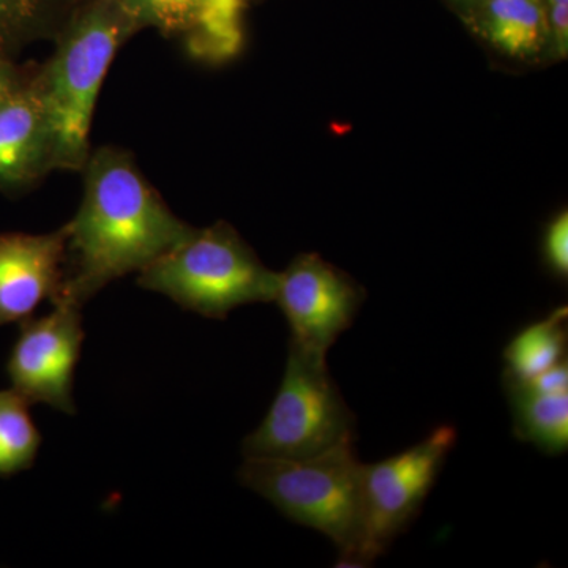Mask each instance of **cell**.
Segmentation results:
<instances>
[{"instance_id":"6da1fadb","label":"cell","mask_w":568,"mask_h":568,"mask_svg":"<svg viewBox=\"0 0 568 568\" xmlns=\"http://www.w3.org/2000/svg\"><path fill=\"white\" fill-rule=\"evenodd\" d=\"M81 173L84 194L65 223V282L59 298L84 306L108 284L140 274L193 226L168 207L125 149H95Z\"/></svg>"},{"instance_id":"7a4b0ae2","label":"cell","mask_w":568,"mask_h":568,"mask_svg":"<svg viewBox=\"0 0 568 568\" xmlns=\"http://www.w3.org/2000/svg\"><path fill=\"white\" fill-rule=\"evenodd\" d=\"M142 31L119 0H88L55 37L33 82L54 141L55 171H82L91 155L97 100L119 50Z\"/></svg>"},{"instance_id":"3957f363","label":"cell","mask_w":568,"mask_h":568,"mask_svg":"<svg viewBox=\"0 0 568 568\" xmlns=\"http://www.w3.org/2000/svg\"><path fill=\"white\" fill-rule=\"evenodd\" d=\"M362 466L347 444L310 458H245L237 477L291 521L331 538L339 552L336 566L361 567Z\"/></svg>"},{"instance_id":"277c9868","label":"cell","mask_w":568,"mask_h":568,"mask_svg":"<svg viewBox=\"0 0 568 568\" xmlns=\"http://www.w3.org/2000/svg\"><path fill=\"white\" fill-rule=\"evenodd\" d=\"M142 290L166 295L209 320H226L237 306L275 302L280 272L265 267L226 222L197 230L140 272Z\"/></svg>"},{"instance_id":"5b68a950","label":"cell","mask_w":568,"mask_h":568,"mask_svg":"<svg viewBox=\"0 0 568 568\" xmlns=\"http://www.w3.org/2000/svg\"><path fill=\"white\" fill-rule=\"evenodd\" d=\"M357 439V418L321 355L290 343L274 403L242 443L245 458H310Z\"/></svg>"},{"instance_id":"8992f818","label":"cell","mask_w":568,"mask_h":568,"mask_svg":"<svg viewBox=\"0 0 568 568\" xmlns=\"http://www.w3.org/2000/svg\"><path fill=\"white\" fill-rule=\"evenodd\" d=\"M458 433L452 425L433 429L416 446L362 466L364 540L358 566H372L413 525L435 487Z\"/></svg>"},{"instance_id":"52a82bcc","label":"cell","mask_w":568,"mask_h":568,"mask_svg":"<svg viewBox=\"0 0 568 568\" xmlns=\"http://www.w3.org/2000/svg\"><path fill=\"white\" fill-rule=\"evenodd\" d=\"M365 298L364 287L346 272L320 254L305 253L280 272L275 302L290 324V343L327 357L338 336L354 324Z\"/></svg>"},{"instance_id":"ba28073f","label":"cell","mask_w":568,"mask_h":568,"mask_svg":"<svg viewBox=\"0 0 568 568\" xmlns=\"http://www.w3.org/2000/svg\"><path fill=\"white\" fill-rule=\"evenodd\" d=\"M52 306L48 315L22 321L7 372L11 388L29 405L43 403L73 416L74 369L84 342L82 306L69 298H59Z\"/></svg>"},{"instance_id":"9c48e42d","label":"cell","mask_w":568,"mask_h":568,"mask_svg":"<svg viewBox=\"0 0 568 568\" xmlns=\"http://www.w3.org/2000/svg\"><path fill=\"white\" fill-rule=\"evenodd\" d=\"M67 224L48 234H0V325L22 323L65 282Z\"/></svg>"},{"instance_id":"30bf717a","label":"cell","mask_w":568,"mask_h":568,"mask_svg":"<svg viewBox=\"0 0 568 568\" xmlns=\"http://www.w3.org/2000/svg\"><path fill=\"white\" fill-rule=\"evenodd\" d=\"M52 171L54 141L32 70L26 84L0 102V193L29 192Z\"/></svg>"},{"instance_id":"8fae6325","label":"cell","mask_w":568,"mask_h":568,"mask_svg":"<svg viewBox=\"0 0 568 568\" xmlns=\"http://www.w3.org/2000/svg\"><path fill=\"white\" fill-rule=\"evenodd\" d=\"M459 17L478 39L514 61L534 62L549 51L544 0H481Z\"/></svg>"},{"instance_id":"7c38bea8","label":"cell","mask_w":568,"mask_h":568,"mask_svg":"<svg viewBox=\"0 0 568 568\" xmlns=\"http://www.w3.org/2000/svg\"><path fill=\"white\" fill-rule=\"evenodd\" d=\"M503 384L511 407L515 436L548 455L567 452L568 390H540L507 376H503Z\"/></svg>"},{"instance_id":"4fadbf2b","label":"cell","mask_w":568,"mask_h":568,"mask_svg":"<svg viewBox=\"0 0 568 568\" xmlns=\"http://www.w3.org/2000/svg\"><path fill=\"white\" fill-rule=\"evenodd\" d=\"M88 0H0V55L13 59L40 40L55 39Z\"/></svg>"},{"instance_id":"5bb4252c","label":"cell","mask_w":568,"mask_h":568,"mask_svg":"<svg viewBox=\"0 0 568 568\" xmlns=\"http://www.w3.org/2000/svg\"><path fill=\"white\" fill-rule=\"evenodd\" d=\"M568 308H556L545 320L526 325L504 349V375L517 381H529L551 366L567 361Z\"/></svg>"},{"instance_id":"9a60e30c","label":"cell","mask_w":568,"mask_h":568,"mask_svg":"<svg viewBox=\"0 0 568 568\" xmlns=\"http://www.w3.org/2000/svg\"><path fill=\"white\" fill-rule=\"evenodd\" d=\"M40 446L41 435L29 403L13 388L0 390V477L31 469Z\"/></svg>"},{"instance_id":"2e32d148","label":"cell","mask_w":568,"mask_h":568,"mask_svg":"<svg viewBox=\"0 0 568 568\" xmlns=\"http://www.w3.org/2000/svg\"><path fill=\"white\" fill-rule=\"evenodd\" d=\"M141 29H156L164 37L192 44L203 20L205 0H119Z\"/></svg>"},{"instance_id":"e0dca14e","label":"cell","mask_w":568,"mask_h":568,"mask_svg":"<svg viewBox=\"0 0 568 568\" xmlns=\"http://www.w3.org/2000/svg\"><path fill=\"white\" fill-rule=\"evenodd\" d=\"M544 260L548 271L559 280L568 276V212H559L548 223L544 235Z\"/></svg>"},{"instance_id":"ac0fdd59","label":"cell","mask_w":568,"mask_h":568,"mask_svg":"<svg viewBox=\"0 0 568 568\" xmlns=\"http://www.w3.org/2000/svg\"><path fill=\"white\" fill-rule=\"evenodd\" d=\"M545 2V0H544ZM549 28V51L566 58L568 48V0L545 3Z\"/></svg>"},{"instance_id":"d6986e66","label":"cell","mask_w":568,"mask_h":568,"mask_svg":"<svg viewBox=\"0 0 568 568\" xmlns=\"http://www.w3.org/2000/svg\"><path fill=\"white\" fill-rule=\"evenodd\" d=\"M32 70H24L14 63L13 59L0 55V102L13 95L18 89L26 84Z\"/></svg>"},{"instance_id":"ffe728a7","label":"cell","mask_w":568,"mask_h":568,"mask_svg":"<svg viewBox=\"0 0 568 568\" xmlns=\"http://www.w3.org/2000/svg\"><path fill=\"white\" fill-rule=\"evenodd\" d=\"M448 2H450L452 7H454V9L457 10L459 14H462L463 11L476 7L477 3L481 2V0H448Z\"/></svg>"}]
</instances>
